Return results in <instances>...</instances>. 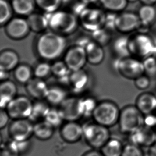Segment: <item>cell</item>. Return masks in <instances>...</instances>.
<instances>
[{"mask_svg": "<svg viewBox=\"0 0 156 156\" xmlns=\"http://www.w3.org/2000/svg\"><path fill=\"white\" fill-rule=\"evenodd\" d=\"M65 0H35L36 6L44 13H50L60 8Z\"/></svg>", "mask_w": 156, "mask_h": 156, "instance_id": "836d02e7", "label": "cell"}, {"mask_svg": "<svg viewBox=\"0 0 156 156\" xmlns=\"http://www.w3.org/2000/svg\"><path fill=\"white\" fill-rule=\"evenodd\" d=\"M120 110L114 102L104 101L98 104L92 117L95 122L109 128L118 123Z\"/></svg>", "mask_w": 156, "mask_h": 156, "instance_id": "8992f818", "label": "cell"}, {"mask_svg": "<svg viewBox=\"0 0 156 156\" xmlns=\"http://www.w3.org/2000/svg\"><path fill=\"white\" fill-rule=\"evenodd\" d=\"M65 36L50 30L41 34L36 41V50L38 55L46 60H55L65 52Z\"/></svg>", "mask_w": 156, "mask_h": 156, "instance_id": "6da1fadb", "label": "cell"}, {"mask_svg": "<svg viewBox=\"0 0 156 156\" xmlns=\"http://www.w3.org/2000/svg\"><path fill=\"white\" fill-rule=\"evenodd\" d=\"M0 72V78L1 82L8 80L9 77V72L3 70H1Z\"/></svg>", "mask_w": 156, "mask_h": 156, "instance_id": "c3c4849f", "label": "cell"}, {"mask_svg": "<svg viewBox=\"0 0 156 156\" xmlns=\"http://www.w3.org/2000/svg\"><path fill=\"white\" fill-rule=\"evenodd\" d=\"M135 105L144 116L156 113V94L149 92L140 94L135 100Z\"/></svg>", "mask_w": 156, "mask_h": 156, "instance_id": "d6986e66", "label": "cell"}, {"mask_svg": "<svg viewBox=\"0 0 156 156\" xmlns=\"http://www.w3.org/2000/svg\"><path fill=\"white\" fill-rule=\"evenodd\" d=\"M92 40L91 37H88V36H82L80 37L76 41V45H78L80 47H82L84 48H85L87 45L89 44V43Z\"/></svg>", "mask_w": 156, "mask_h": 156, "instance_id": "7dc6e473", "label": "cell"}, {"mask_svg": "<svg viewBox=\"0 0 156 156\" xmlns=\"http://www.w3.org/2000/svg\"><path fill=\"white\" fill-rule=\"evenodd\" d=\"M117 13H107L106 18H105V24L104 27L112 32L116 30V19L117 17Z\"/></svg>", "mask_w": 156, "mask_h": 156, "instance_id": "ee69618b", "label": "cell"}, {"mask_svg": "<svg viewBox=\"0 0 156 156\" xmlns=\"http://www.w3.org/2000/svg\"><path fill=\"white\" fill-rule=\"evenodd\" d=\"M21 154L14 140L1 144V156H20Z\"/></svg>", "mask_w": 156, "mask_h": 156, "instance_id": "f35d334b", "label": "cell"}, {"mask_svg": "<svg viewBox=\"0 0 156 156\" xmlns=\"http://www.w3.org/2000/svg\"><path fill=\"white\" fill-rule=\"evenodd\" d=\"M113 67L120 76L129 80H135L144 74L142 60L132 55L117 57L114 61Z\"/></svg>", "mask_w": 156, "mask_h": 156, "instance_id": "5b68a950", "label": "cell"}, {"mask_svg": "<svg viewBox=\"0 0 156 156\" xmlns=\"http://www.w3.org/2000/svg\"><path fill=\"white\" fill-rule=\"evenodd\" d=\"M10 3L14 13L23 17L34 12L36 6L35 0H11Z\"/></svg>", "mask_w": 156, "mask_h": 156, "instance_id": "d4e9b609", "label": "cell"}, {"mask_svg": "<svg viewBox=\"0 0 156 156\" xmlns=\"http://www.w3.org/2000/svg\"><path fill=\"white\" fill-rule=\"evenodd\" d=\"M82 112L83 117H92L93 112L98 105V103L92 97L85 98L82 99Z\"/></svg>", "mask_w": 156, "mask_h": 156, "instance_id": "74e56055", "label": "cell"}, {"mask_svg": "<svg viewBox=\"0 0 156 156\" xmlns=\"http://www.w3.org/2000/svg\"><path fill=\"white\" fill-rule=\"evenodd\" d=\"M107 12L104 9L87 6L78 16L80 25L88 32H94L104 27Z\"/></svg>", "mask_w": 156, "mask_h": 156, "instance_id": "52a82bcc", "label": "cell"}, {"mask_svg": "<svg viewBox=\"0 0 156 156\" xmlns=\"http://www.w3.org/2000/svg\"><path fill=\"white\" fill-rule=\"evenodd\" d=\"M137 15L141 23L137 31L140 33H148L147 31L156 23V6L143 4L139 9Z\"/></svg>", "mask_w": 156, "mask_h": 156, "instance_id": "e0dca14e", "label": "cell"}, {"mask_svg": "<svg viewBox=\"0 0 156 156\" xmlns=\"http://www.w3.org/2000/svg\"><path fill=\"white\" fill-rule=\"evenodd\" d=\"M156 131L154 129L143 126L129 135V143L140 147H149L155 142Z\"/></svg>", "mask_w": 156, "mask_h": 156, "instance_id": "9a60e30c", "label": "cell"}, {"mask_svg": "<svg viewBox=\"0 0 156 156\" xmlns=\"http://www.w3.org/2000/svg\"><path fill=\"white\" fill-rule=\"evenodd\" d=\"M19 55L12 50H5L0 54V70L10 72L19 65Z\"/></svg>", "mask_w": 156, "mask_h": 156, "instance_id": "cb8c5ba5", "label": "cell"}, {"mask_svg": "<svg viewBox=\"0 0 156 156\" xmlns=\"http://www.w3.org/2000/svg\"><path fill=\"white\" fill-rule=\"evenodd\" d=\"M44 120L49 122L54 128L60 126L63 124V121H65L59 109L55 108H51L50 109Z\"/></svg>", "mask_w": 156, "mask_h": 156, "instance_id": "8d00e7d4", "label": "cell"}, {"mask_svg": "<svg viewBox=\"0 0 156 156\" xmlns=\"http://www.w3.org/2000/svg\"><path fill=\"white\" fill-rule=\"evenodd\" d=\"M142 3L145 5H155L156 4V0H140Z\"/></svg>", "mask_w": 156, "mask_h": 156, "instance_id": "816d5d0a", "label": "cell"}, {"mask_svg": "<svg viewBox=\"0 0 156 156\" xmlns=\"http://www.w3.org/2000/svg\"><path fill=\"white\" fill-rule=\"evenodd\" d=\"M151 83V78L145 74L142 75L134 80V86L140 91L147 90L150 87Z\"/></svg>", "mask_w": 156, "mask_h": 156, "instance_id": "7bdbcfd3", "label": "cell"}, {"mask_svg": "<svg viewBox=\"0 0 156 156\" xmlns=\"http://www.w3.org/2000/svg\"><path fill=\"white\" fill-rule=\"evenodd\" d=\"M10 117L6 110L1 109L0 111V129H3L8 124Z\"/></svg>", "mask_w": 156, "mask_h": 156, "instance_id": "bcb514c9", "label": "cell"}, {"mask_svg": "<svg viewBox=\"0 0 156 156\" xmlns=\"http://www.w3.org/2000/svg\"><path fill=\"white\" fill-rule=\"evenodd\" d=\"M71 71L64 61H56L51 65V74L63 84L69 85Z\"/></svg>", "mask_w": 156, "mask_h": 156, "instance_id": "4316f807", "label": "cell"}, {"mask_svg": "<svg viewBox=\"0 0 156 156\" xmlns=\"http://www.w3.org/2000/svg\"><path fill=\"white\" fill-rule=\"evenodd\" d=\"M88 5H91L97 2H99V0H78Z\"/></svg>", "mask_w": 156, "mask_h": 156, "instance_id": "f5cc1de1", "label": "cell"}, {"mask_svg": "<svg viewBox=\"0 0 156 156\" xmlns=\"http://www.w3.org/2000/svg\"><path fill=\"white\" fill-rule=\"evenodd\" d=\"M156 43L148 33L137 32L129 36V50L132 56L143 59L152 55L156 48Z\"/></svg>", "mask_w": 156, "mask_h": 156, "instance_id": "277c9868", "label": "cell"}, {"mask_svg": "<svg viewBox=\"0 0 156 156\" xmlns=\"http://www.w3.org/2000/svg\"><path fill=\"white\" fill-rule=\"evenodd\" d=\"M5 30L9 37L15 40L25 38L31 31L27 19L21 16L11 19L5 25Z\"/></svg>", "mask_w": 156, "mask_h": 156, "instance_id": "4fadbf2b", "label": "cell"}, {"mask_svg": "<svg viewBox=\"0 0 156 156\" xmlns=\"http://www.w3.org/2000/svg\"><path fill=\"white\" fill-rule=\"evenodd\" d=\"M152 55H153V56H154V57H155V58H156V48H155V50H154V54Z\"/></svg>", "mask_w": 156, "mask_h": 156, "instance_id": "11a10c76", "label": "cell"}, {"mask_svg": "<svg viewBox=\"0 0 156 156\" xmlns=\"http://www.w3.org/2000/svg\"><path fill=\"white\" fill-rule=\"evenodd\" d=\"M89 83V75L83 69L70 73L69 85L75 92L80 93L84 91Z\"/></svg>", "mask_w": 156, "mask_h": 156, "instance_id": "ffe728a7", "label": "cell"}, {"mask_svg": "<svg viewBox=\"0 0 156 156\" xmlns=\"http://www.w3.org/2000/svg\"><path fill=\"white\" fill-rule=\"evenodd\" d=\"M33 105V103L28 98L21 95L14 98L5 109L13 120L28 119L32 113Z\"/></svg>", "mask_w": 156, "mask_h": 156, "instance_id": "9c48e42d", "label": "cell"}, {"mask_svg": "<svg viewBox=\"0 0 156 156\" xmlns=\"http://www.w3.org/2000/svg\"><path fill=\"white\" fill-rule=\"evenodd\" d=\"M26 89L31 97L37 100H42L45 99L49 87L43 79L35 77L26 84Z\"/></svg>", "mask_w": 156, "mask_h": 156, "instance_id": "ac0fdd59", "label": "cell"}, {"mask_svg": "<svg viewBox=\"0 0 156 156\" xmlns=\"http://www.w3.org/2000/svg\"><path fill=\"white\" fill-rule=\"evenodd\" d=\"M67 94L63 88L59 87H49L45 99L48 104L60 105L67 98Z\"/></svg>", "mask_w": 156, "mask_h": 156, "instance_id": "4dcf8cb0", "label": "cell"}, {"mask_svg": "<svg viewBox=\"0 0 156 156\" xmlns=\"http://www.w3.org/2000/svg\"><path fill=\"white\" fill-rule=\"evenodd\" d=\"M47 15L50 30L64 36L73 34L80 25L78 17L70 11L59 9Z\"/></svg>", "mask_w": 156, "mask_h": 156, "instance_id": "7a4b0ae2", "label": "cell"}, {"mask_svg": "<svg viewBox=\"0 0 156 156\" xmlns=\"http://www.w3.org/2000/svg\"><path fill=\"white\" fill-rule=\"evenodd\" d=\"M128 2H131V3H134V2H137L138 0H127Z\"/></svg>", "mask_w": 156, "mask_h": 156, "instance_id": "db71d44e", "label": "cell"}, {"mask_svg": "<svg viewBox=\"0 0 156 156\" xmlns=\"http://www.w3.org/2000/svg\"><path fill=\"white\" fill-rule=\"evenodd\" d=\"M144 115L135 105H127L120 110L118 124L122 133L129 135L144 126Z\"/></svg>", "mask_w": 156, "mask_h": 156, "instance_id": "3957f363", "label": "cell"}, {"mask_svg": "<svg viewBox=\"0 0 156 156\" xmlns=\"http://www.w3.org/2000/svg\"><path fill=\"white\" fill-rule=\"evenodd\" d=\"M148 154L150 156H156V144L150 147Z\"/></svg>", "mask_w": 156, "mask_h": 156, "instance_id": "f907efd6", "label": "cell"}, {"mask_svg": "<svg viewBox=\"0 0 156 156\" xmlns=\"http://www.w3.org/2000/svg\"><path fill=\"white\" fill-rule=\"evenodd\" d=\"M63 61L71 72L83 69L87 62L85 49L75 45L66 51Z\"/></svg>", "mask_w": 156, "mask_h": 156, "instance_id": "7c38bea8", "label": "cell"}, {"mask_svg": "<svg viewBox=\"0 0 156 156\" xmlns=\"http://www.w3.org/2000/svg\"><path fill=\"white\" fill-rule=\"evenodd\" d=\"M82 99L72 97H67L59 105V110L65 121H77L82 117Z\"/></svg>", "mask_w": 156, "mask_h": 156, "instance_id": "5bb4252c", "label": "cell"}, {"mask_svg": "<svg viewBox=\"0 0 156 156\" xmlns=\"http://www.w3.org/2000/svg\"><path fill=\"white\" fill-rule=\"evenodd\" d=\"M83 156H104L101 151H98L97 150H93L87 152Z\"/></svg>", "mask_w": 156, "mask_h": 156, "instance_id": "681fc988", "label": "cell"}, {"mask_svg": "<svg viewBox=\"0 0 156 156\" xmlns=\"http://www.w3.org/2000/svg\"><path fill=\"white\" fill-rule=\"evenodd\" d=\"M141 147L129 143L124 146L122 156H144Z\"/></svg>", "mask_w": 156, "mask_h": 156, "instance_id": "b9f144b4", "label": "cell"}, {"mask_svg": "<svg viewBox=\"0 0 156 156\" xmlns=\"http://www.w3.org/2000/svg\"><path fill=\"white\" fill-rule=\"evenodd\" d=\"M83 137L89 146L101 149L111 138L109 128L97 122H90L83 125Z\"/></svg>", "mask_w": 156, "mask_h": 156, "instance_id": "ba28073f", "label": "cell"}, {"mask_svg": "<svg viewBox=\"0 0 156 156\" xmlns=\"http://www.w3.org/2000/svg\"><path fill=\"white\" fill-rule=\"evenodd\" d=\"M112 32L103 27L91 33V38L98 44L104 47L109 44L112 40Z\"/></svg>", "mask_w": 156, "mask_h": 156, "instance_id": "e575fe53", "label": "cell"}, {"mask_svg": "<svg viewBox=\"0 0 156 156\" xmlns=\"http://www.w3.org/2000/svg\"><path fill=\"white\" fill-rule=\"evenodd\" d=\"M99 3L107 12L118 13L126 8L129 2L127 0H99Z\"/></svg>", "mask_w": 156, "mask_h": 156, "instance_id": "1f68e13d", "label": "cell"}, {"mask_svg": "<svg viewBox=\"0 0 156 156\" xmlns=\"http://www.w3.org/2000/svg\"><path fill=\"white\" fill-rule=\"evenodd\" d=\"M60 135L68 143H76L83 137V126L76 121L67 122L61 126Z\"/></svg>", "mask_w": 156, "mask_h": 156, "instance_id": "2e32d148", "label": "cell"}, {"mask_svg": "<svg viewBox=\"0 0 156 156\" xmlns=\"http://www.w3.org/2000/svg\"><path fill=\"white\" fill-rule=\"evenodd\" d=\"M30 30L32 32L44 33L49 28V21L46 13L33 12L27 17Z\"/></svg>", "mask_w": 156, "mask_h": 156, "instance_id": "7402d4cb", "label": "cell"}, {"mask_svg": "<svg viewBox=\"0 0 156 156\" xmlns=\"http://www.w3.org/2000/svg\"><path fill=\"white\" fill-rule=\"evenodd\" d=\"M33 71L30 66L26 64L19 65L15 68L13 75L16 80L21 84H26L32 78Z\"/></svg>", "mask_w": 156, "mask_h": 156, "instance_id": "d6a6232c", "label": "cell"}, {"mask_svg": "<svg viewBox=\"0 0 156 156\" xmlns=\"http://www.w3.org/2000/svg\"><path fill=\"white\" fill-rule=\"evenodd\" d=\"M155 144H156V134H155Z\"/></svg>", "mask_w": 156, "mask_h": 156, "instance_id": "6f0895ef", "label": "cell"}, {"mask_svg": "<svg viewBox=\"0 0 156 156\" xmlns=\"http://www.w3.org/2000/svg\"><path fill=\"white\" fill-rule=\"evenodd\" d=\"M55 129L46 120H41L34 124V135L42 141L48 140L52 137Z\"/></svg>", "mask_w": 156, "mask_h": 156, "instance_id": "484cf974", "label": "cell"}, {"mask_svg": "<svg viewBox=\"0 0 156 156\" xmlns=\"http://www.w3.org/2000/svg\"><path fill=\"white\" fill-rule=\"evenodd\" d=\"M17 87L12 80L2 81L0 85V105L1 109H5L8 104L16 97Z\"/></svg>", "mask_w": 156, "mask_h": 156, "instance_id": "44dd1931", "label": "cell"}, {"mask_svg": "<svg viewBox=\"0 0 156 156\" xmlns=\"http://www.w3.org/2000/svg\"><path fill=\"white\" fill-rule=\"evenodd\" d=\"M144 126L149 129H156V114H148L144 116Z\"/></svg>", "mask_w": 156, "mask_h": 156, "instance_id": "f6af8a7d", "label": "cell"}, {"mask_svg": "<svg viewBox=\"0 0 156 156\" xmlns=\"http://www.w3.org/2000/svg\"><path fill=\"white\" fill-rule=\"evenodd\" d=\"M50 109L51 108L48 103L42 100H37L33 103L32 113L28 119L32 122H35L44 120Z\"/></svg>", "mask_w": 156, "mask_h": 156, "instance_id": "f1b7e54d", "label": "cell"}, {"mask_svg": "<svg viewBox=\"0 0 156 156\" xmlns=\"http://www.w3.org/2000/svg\"><path fill=\"white\" fill-rule=\"evenodd\" d=\"M141 24L137 13L130 11H122L117 15L116 30L121 34L127 35L137 31Z\"/></svg>", "mask_w": 156, "mask_h": 156, "instance_id": "8fae6325", "label": "cell"}, {"mask_svg": "<svg viewBox=\"0 0 156 156\" xmlns=\"http://www.w3.org/2000/svg\"><path fill=\"white\" fill-rule=\"evenodd\" d=\"M124 146L119 140L110 138L100 149L104 156H122Z\"/></svg>", "mask_w": 156, "mask_h": 156, "instance_id": "f546056e", "label": "cell"}, {"mask_svg": "<svg viewBox=\"0 0 156 156\" xmlns=\"http://www.w3.org/2000/svg\"><path fill=\"white\" fill-rule=\"evenodd\" d=\"M129 36L122 34V36L116 37L112 43V50L118 58L130 56L129 50Z\"/></svg>", "mask_w": 156, "mask_h": 156, "instance_id": "83f0119b", "label": "cell"}, {"mask_svg": "<svg viewBox=\"0 0 156 156\" xmlns=\"http://www.w3.org/2000/svg\"><path fill=\"white\" fill-rule=\"evenodd\" d=\"M9 133L11 139L16 141L30 140L34 135V124L28 118L14 119L9 125Z\"/></svg>", "mask_w": 156, "mask_h": 156, "instance_id": "30bf717a", "label": "cell"}, {"mask_svg": "<svg viewBox=\"0 0 156 156\" xmlns=\"http://www.w3.org/2000/svg\"><path fill=\"white\" fill-rule=\"evenodd\" d=\"M14 12L10 2L8 0H0V24L5 25L12 18Z\"/></svg>", "mask_w": 156, "mask_h": 156, "instance_id": "d590c367", "label": "cell"}, {"mask_svg": "<svg viewBox=\"0 0 156 156\" xmlns=\"http://www.w3.org/2000/svg\"><path fill=\"white\" fill-rule=\"evenodd\" d=\"M144 156H150V155H149V154H144Z\"/></svg>", "mask_w": 156, "mask_h": 156, "instance_id": "9f6ffc18", "label": "cell"}, {"mask_svg": "<svg viewBox=\"0 0 156 156\" xmlns=\"http://www.w3.org/2000/svg\"><path fill=\"white\" fill-rule=\"evenodd\" d=\"M33 73L35 77L43 80L51 74V65L47 62L38 63L34 68Z\"/></svg>", "mask_w": 156, "mask_h": 156, "instance_id": "60d3db41", "label": "cell"}, {"mask_svg": "<svg viewBox=\"0 0 156 156\" xmlns=\"http://www.w3.org/2000/svg\"><path fill=\"white\" fill-rule=\"evenodd\" d=\"M144 74L150 78L156 76V58L150 55L142 60Z\"/></svg>", "mask_w": 156, "mask_h": 156, "instance_id": "ab89813d", "label": "cell"}, {"mask_svg": "<svg viewBox=\"0 0 156 156\" xmlns=\"http://www.w3.org/2000/svg\"><path fill=\"white\" fill-rule=\"evenodd\" d=\"M87 53V62L92 65H98L104 61L105 57L103 47L94 41H91L85 48Z\"/></svg>", "mask_w": 156, "mask_h": 156, "instance_id": "603a6c76", "label": "cell"}]
</instances>
